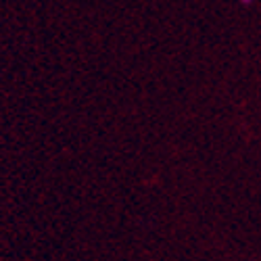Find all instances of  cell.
<instances>
[{
    "label": "cell",
    "instance_id": "obj_1",
    "mask_svg": "<svg viewBox=\"0 0 261 261\" xmlns=\"http://www.w3.org/2000/svg\"><path fill=\"white\" fill-rule=\"evenodd\" d=\"M241 3H243V5H245V7H249V5H251V3H253V0H241Z\"/></svg>",
    "mask_w": 261,
    "mask_h": 261
}]
</instances>
